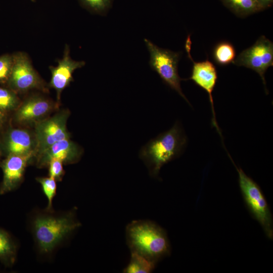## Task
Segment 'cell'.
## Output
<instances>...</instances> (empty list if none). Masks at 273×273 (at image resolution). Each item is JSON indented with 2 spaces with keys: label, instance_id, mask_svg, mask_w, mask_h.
Listing matches in <instances>:
<instances>
[{
  "label": "cell",
  "instance_id": "obj_17",
  "mask_svg": "<svg viewBox=\"0 0 273 273\" xmlns=\"http://www.w3.org/2000/svg\"><path fill=\"white\" fill-rule=\"evenodd\" d=\"M224 5L239 16H246L261 11L256 0H221Z\"/></svg>",
  "mask_w": 273,
  "mask_h": 273
},
{
  "label": "cell",
  "instance_id": "obj_24",
  "mask_svg": "<svg viewBox=\"0 0 273 273\" xmlns=\"http://www.w3.org/2000/svg\"><path fill=\"white\" fill-rule=\"evenodd\" d=\"M7 114L0 110V134L6 128Z\"/></svg>",
  "mask_w": 273,
  "mask_h": 273
},
{
  "label": "cell",
  "instance_id": "obj_23",
  "mask_svg": "<svg viewBox=\"0 0 273 273\" xmlns=\"http://www.w3.org/2000/svg\"><path fill=\"white\" fill-rule=\"evenodd\" d=\"M63 164L60 160L55 159L51 160L48 165L49 176L54 178L56 181H61L65 174Z\"/></svg>",
  "mask_w": 273,
  "mask_h": 273
},
{
  "label": "cell",
  "instance_id": "obj_19",
  "mask_svg": "<svg viewBox=\"0 0 273 273\" xmlns=\"http://www.w3.org/2000/svg\"><path fill=\"white\" fill-rule=\"evenodd\" d=\"M21 103L17 94L9 88L0 86V110L8 114L14 112Z\"/></svg>",
  "mask_w": 273,
  "mask_h": 273
},
{
  "label": "cell",
  "instance_id": "obj_18",
  "mask_svg": "<svg viewBox=\"0 0 273 273\" xmlns=\"http://www.w3.org/2000/svg\"><path fill=\"white\" fill-rule=\"evenodd\" d=\"M214 61L220 65H226L233 63L236 57V51L234 46L228 41L218 43L213 50Z\"/></svg>",
  "mask_w": 273,
  "mask_h": 273
},
{
  "label": "cell",
  "instance_id": "obj_20",
  "mask_svg": "<svg viewBox=\"0 0 273 273\" xmlns=\"http://www.w3.org/2000/svg\"><path fill=\"white\" fill-rule=\"evenodd\" d=\"M36 180L40 184L42 191L48 199L46 209L49 211L54 210L52 202L56 194L57 181L50 176L38 177L36 178Z\"/></svg>",
  "mask_w": 273,
  "mask_h": 273
},
{
  "label": "cell",
  "instance_id": "obj_5",
  "mask_svg": "<svg viewBox=\"0 0 273 273\" xmlns=\"http://www.w3.org/2000/svg\"><path fill=\"white\" fill-rule=\"evenodd\" d=\"M144 41L150 54L149 65L151 68L166 84L190 104L180 87L182 79L179 76L177 70L180 53L160 48L146 38Z\"/></svg>",
  "mask_w": 273,
  "mask_h": 273
},
{
  "label": "cell",
  "instance_id": "obj_16",
  "mask_svg": "<svg viewBox=\"0 0 273 273\" xmlns=\"http://www.w3.org/2000/svg\"><path fill=\"white\" fill-rule=\"evenodd\" d=\"M156 263L136 253H131L130 259L123 270L124 273H150L155 268Z\"/></svg>",
  "mask_w": 273,
  "mask_h": 273
},
{
  "label": "cell",
  "instance_id": "obj_1",
  "mask_svg": "<svg viewBox=\"0 0 273 273\" xmlns=\"http://www.w3.org/2000/svg\"><path fill=\"white\" fill-rule=\"evenodd\" d=\"M81 226L76 210L56 212L47 209L38 211L31 220V230L38 252L52 253Z\"/></svg>",
  "mask_w": 273,
  "mask_h": 273
},
{
  "label": "cell",
  "instance_id": "obj_7",
  "mask_svg": "<svg viewBox=\"0 0 273 273\" xmlns=\"http://www.w3.org/2000/svg\"><path fill=\"white\" fill-rule=\"evenodd\" d=\"M233 63L256 72L261 77L266 91L264 74L273 65V43L264 36H261L253 46L243 51Z\"/></svg>",
  "mask_w": 273,
  "mask_h": 273
},
{
  "label": "cell",
  "instance_id": "obj_11",
  "mask_svg": "<svg viewBox=\"0 0 273 273\" xmlns=\"http://www.w3.org/2000/svg\"><path fill=\"white\" fill-rule=\"evenodd\" d=\"M34 157V154L26 155H11L4 157L0 162L3 179L0 184V195L16 190L22 184L25 168Z\"/></svg>",
  "mask_w": 273,
  "mask_h": 273
},
{
  "label": "cell",
  "instance_id": "obj_9",
  "mask_svg": "<svg viewBox=\"0 0 273 273\" xmlns=\"http://www.w3.org/2000/svg\"><path fill=\"white\" fill-rule=\"evenodd\" d=\"M191 41L190 35L188 36L186 42L185 48L188 56L193 62V68L191 76L190 79L193 80L196 84L205 90L208 94L209 100L211 104L212 114V123L221 136L220 129L216 120L214 110L212 92L215 86L217 79V71L214 65L209 60L202 62H195L190 54Z\"/></svg>",
  "mask_w": 273,
  "mask_h": 273
},
{
  "label": "cell",
  "instance_id": "obj_26",
  "mask_svg": "<svg viewBox=\"0 0 273 273\" xmlns=\"http://www.w3.org/2000/svg\"><path fill=\"white\" fill-rule=\"evenodd\" d=\"M3 157V155H2V151H1V145H0V162L2 160V158Z\"/></svg>",
  "mask_w": 273,
  "mask_h": 273
},
{
  "label": "cell",
  "instance_id": "obj_21",
  "mask_svg": "<svg viewBox=\"0 0 273 273\" xmlns=\"http://www.w3.org/2000/svg\"><path fill=\"white\" fill-rule=\"evenodd\" d=\"M80 4L89 11L104 14L111 6L112 0H79Z\"/></svg>",
  "mask_w": 273,
  "mask_h": 273
},
{
  "label": "cell",
  "instance_id": "obj_3",
  "mask_svg": "<svg viewBox=\"0 0 273 273\" xmlns=\"http://www.w3.org/2000/svg\"><path fill=\"white\" fill-rule=\"evenodd\" d=\"M186 138L175 124L168 131L150 141L140 152V157L148 168L150 174L157 177L161 168L181 153Z\"/></svg>",
  "mask_w": 273,
  "mask_h": 273
},
{
  "label": "cell",
  "instance_id": "obj_6",
  "mask_svg": "<svg viewBox=\"0 0 273 273\" xmlns=\"http://www.w3.org/2000/svg\"><path fill=\"white\" fill-rule=\"evenodd\" d=\"M70 112L68 110H62L34 124L35 156L54 143L70 138V134L67 129V121Z\"/></svg>",
  "mask_w": 273,
  "mask_h": 273
},
{
  "label": "cell",
  "instance_id": "obj_12",
  "mask_svg": "<svg viewBox=\"0 0 273 273\" xmlns=\"http://www.w3.org/2000/svg\"><path fill=\"white\" fill-rule=\"evenodd\" d=\"M55 108L51 101L38 95L26 99L14 112L13 121L20 125L34 124L48 117Z\"/></svg>",
  "mask_w": 273,
  "mask_h": 273
},
{
  "label": "cell",
  "instance_id": "obj_25",
  "mask_svg": "<svg viewBox=\"0 0 273 273\" xmlns=\"http://www.w3.org/2000/svg\"><path fill=\"white\" fill-rule=\"evenodd\" d=\"M261 10H263L272 6L273 0H256Z\"/></svg>",
  "mask_w": 273,
  "mask_h": 273
},
{
  "label": "cell",
  "instance_id": "obj_8",
  "mask_svg": "<svg viewBox=\"0 0 273 273\" xmlns=\"http://www.w3.org/2000/svg\"><path fill=\"white\" fill-rule=\"evenodd\" d=\"M12 56L13 63L6 83L8 87L17 94L44 88L43 80L33 68L27 55L23 52H17Z\"/></svg>",
  "mask_w": 273,
  "mask_h": 273
},
{
  "label": "cell",
  "instance_id": "obj_15",
  "mask_svg": "<svg viewBox=\"0 0 273 273\" xmlns=\"http://www.w3.org/2000/svg\"><path fill=\"white\" fill-rule=\"evenodd\" d=\"M17 251V244L14 238L0 228V262L7 267H11L16 262Z\"/></svg>",
  "mask_w": 273,
  "mask_h": 273
},
{
  "label": "cell",
  "instance_id": "obj_14",
  "mask_svg": "<svg viewBox=\"0 0 273 273\" xmlns=\"http://www.w3.org/2000/svg\"><path fill=\"white\" fill-rule=\"evenodd\" d=\"M85 64L84 61L73 60L70 57L69 46L66 44L63 57L58 61V65L56 67L50 66L52 76L49 86L56 91L58 102L60 100L62 91L73 81V72L76 69L84 66Z\"/></svg>",
  "mask_w": 273,
  "mask_h": 273
},
{
  "label": "cell",
  "instance_id": "obj_13",
  "mask_svg": "<svg viewBox=\"0 0 273 273\" xmlns=\"http://www.w3.org/2000/svg\"><path fill=\"white\" fill-rule=\"evenodd\" d=\"M83 153L80 147L69 139L60 140L35 156L36 165L38 168L48 166L50 161L55 159L64 164L77 162Z\"/></svg>",
  "mask_w": 273,
  "mask_h": 273
},
{
  "label": "cell",
  "instance_id": "obj_22",
  "mask_svg": "<svg viewBox=\"0 0 273 273\" xmlns=\"http://www.w3.org/2000/svg\"><path fill=\"white\" fill-rule=\"evenodd\" d=\"M13 63L12 55L5 54L0 56V83L6 84L12 71Z\"/></svg>",
  "mask_w": 273,
  "mask_h": 273
},
{
  "label": "cell",
  "instance_id": "obj_2",
  "mask_svg": "<svg viewBox=\"0 0 273 273\" xmlns=\"http://www.w3.org/2000/svg\"><path fill=\"white\" fill-rule=\"evenodd\" d=\"M126 243L130 252L142 255L156 263L170 254L165 230L149 220H135L126 227Z\"/></svg>",
  "mask_w": 273,
  "mask_h": 273
},
{
  "label": "cell",
  "instance_id": "obj_27",
  "mask_svg": "<svg viewBox=\"0 0 273 273\" xmlns=\"http://www.w3.org/2000/svg\"><path fill=\"white\" fill-rule=\"evenodd\" d=\"M32 2H35V0H31Z\"/></svg>",
  "mask_w": 273,
  "mask_h": 273
},
{
  "label": "cell",
  "instance_id": "obj_10",
  "mask_svg": "<svg viewBox=\"0 0 273 273\" xmlns=\"http://www.w3.org/2000/svg\"><path fill=\"white\" fill-rule=\"evenodd\" d=\"M0 145L3 157L11 155L35 156L36 142L34 134L28 130L9 126L0 134Z\"/></svg>",
  "mask_w": 273,
  "mask_h": 273
},
{
  "label": "cell",
  "instance_id": "obj_4",
  "mask_svg": "<svg viewBox=\"0 0 273 273\" xmlns=\"http://www.w3.org/2000/svg\"><path fill=\"white\" fill-rule=\"evenodd\" d=\"M228 155L238 172L239 187L248 209L260 224L267 237L272 240V217L260 187L240 167L237 166L229 153Z\"/></svg>",
  "mask_w": 273,
  "mask_h": 273
}]
</instances>
